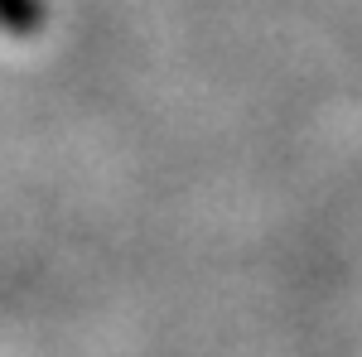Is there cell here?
<instances>
[{"label": "cell", "instance_id": "1", "mask_svg": "<svg viewBox=\"0 0 362 357\" xmlns=\"http://www.w3.org/2000/svg\"><path fill=\"white\" fill-rule=\"evenodd\" d=\"M0 25L5 29H34L39 25V0H0Z\"/></svg>", "mask_w": 362, "mask_h": 357}]
</instances>
